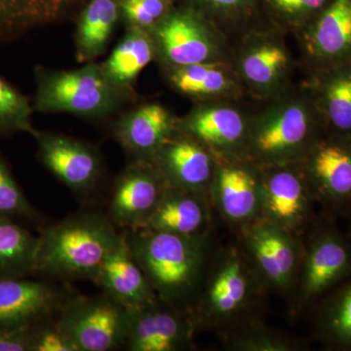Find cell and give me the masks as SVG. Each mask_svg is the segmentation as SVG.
Segmentation results:
<instances>
[{"instance_id": "obj_5", "label": "cell", "mask_w": 351, "mask_h": 351, "mask_svg": "<svg viewBox=\"0 0 351 351\" xmlns=\"http://www.w3.org/2000/svg\"><path fill=\"white\" fill-rule=\"evenodd\" d=\"M325 133L311 92L283 99L250 120L244 157L260 167L300 163Z\"/></svg>"}, {"instance_id": "obj_8", "label": "cell", "mask_w": 351, "mask_h": 351, "mask_svg": "<svg viewBox=\"0 0 351 351\" xmlns=\"http://www.w3.org/2000/svg\"><path fill=\"white\" fill-rule=\"evenodd\" d=\"M36 156L46 170L82 200L95 205L106 177L105 162L98 147L85 141L56 133L36 130Z\"/></svg>"}, {"instance_id": "obj_22", "label": "cell", "mask_w": 351, "mask_h": 351, "mask_svg": "<svg viewBox=\"0 0 351 351\" xmlns=\"http://www.w3.org/2000/svg\"><path fill=\"white\" fill-rule=\"evenodd\" d=\"M93 283L129 311L158 299L144 272L132 257L123 232L101 263Z\"/></svg>"}, {"instance_id": "obj_15", "label": "cell", "mask_w": 351, "mask_h": 351, "mask_svg": "<svg viewBox=\"0 0 351 351\" xmlns=\"http://www.w3.org/2000/svg\"><path fill=\"white\" fill-rule=\"evenodd\" d=\"M76 293L71 283L45 277L0 278V332L59 313Z\"/></svg>"}, {"instance_id": "obj_6", "label": "cell", "mask_w": 351, "mask_h": 351, "mask_svg": "<svg viewBox=\"0 0 351 351\" xmlns=\"http://www.w3.org/2000/svg\"><path fill=\"white\" fill-rule=\"evenodd\" d=\"M351 278V242L336 218L318 214L302 237L297 281L288 298L291 316L313 311L332 290Z\"/></svg>"}, {"instance_id": "obj_28", "label": "cell", "mask_w": 351, "mask_h": 351, "mask_svg": "<svg viewBox=\"0 0 351 351\" xmlns=\"http://www.w3.org/2000/svg\"><path fill=\"white\" fill-rule=\"evenodd\" d=\"M240 73L250 87L260 92L276 89L289 68V58L280 43L262 39L248 46L240 58Z\"/></svg>"}, {"instance_id": "obj_32", "label": "cell", "mask_w": 351, "mask_h": 351, "mask_svg": "<svg viewBox=\"0 0 351 351\" xmlns=\"http://www.w3.org/2000/svg\"><path fill=\"white\" fill-rule=\"evenodd\" d=\"M0 218L18 223H31L39 228L46 225V218L29 202L8 163L0 152Z\"/></svg>"}, {"instance_id": "obj_2", "label": "cell", "mask_w": 351, "mask_h": 351, "mask_svg": "<svg viewBox=\"0 0 351 351\" xmlns=\"http://www.w3.org/2000/svg\"><path fill=\"white\" fill-rule=\"evenodd\" d=\"M267 295L235 239L215 247L191 313L198 332H215L221 337L261 318Z\"/></svg>"}, {"instance_id": "obj_3", "label": "cell", "mask_w": 351, "mask_h": 351, "mask_svg": "<svg viewBox=\"0 0 351 351\" xmlns=\"http://www.w3.org/2000/svg\"><path fill=\"white\" fill-rule=\"evenodd\" d=\"M122 232L157 297L191 311L217 245L214 234L184 237L149 228Z\"/></svg>"}, {"instance_id": "obj_18", "label": "cell", "mask_w": 351, "mask_h": 351, "mask_svg": "<svg viewBox=\"0 0 351 351\" xmlns=\"http://www.w3.org/2000/svg\"><path fill=\"white\" fill-rule=\"evenodd\" d=\"M250 120L228 106H204L179 120V130L215 156L244 157Z\"/></svg>"}, {"instance_id": "obj_20", "label": "cell", "mask_w": 351, "mask_h": 351, "mask_svg": "<svg viewBox=\"0 0 351 351\" xmlns=\"http://www.w3.org/2000/svg\"><path fill=\"white\" fill-rule=\"evenodd\" d=\"M304 43L316 73L351 63V0H330L306 27Z\"/></svg>"}, {"instance_id": "obj_10", "label": "cell", "mask_w": 351, "mask_h": 351, "mask_svg": "<svg viewBox=\"0 0 351 351\" xmlns=\"http://www.w3.org/2000/svg\"><path fill=\"white\" fill-rule=\"evenodd\" d=\"M58 316L78 351L124 348L130 311L105 293L97 295L76 293Z\"/></svg>"}, {"instance_id": "obj_11", "label": "cell", "mask_w": 351, "mask_h": 351, "mask_svg": "<svg viewBox=\"0 0 351 351\" xmlns=\"http://www.w3.org/2000/svg\"><path fill=\"white\" fill-rule=\"evenodd\" d=\"M209 198L214 213L234 233L262 217L260 166L245 157L216 156Z\"/></svg>"}, {"instance_id": "obj_1", "label": "cell", "mask_w": 351, "mask_h": 351, "mask_svg": "<svg viewBox=\"0 0 351 351\" xmlns=\"http://www.w3.org/2000/svg\"><path fill=\"white\" fill-rule=\"evenodd\" d=\"M38 232L34 276L66 283L94 282L122 235L106 211L95 205H85L61 221L47 223Z\"/></svg>"}, {"instance_id": "obj_14", "label": "cell", "mask_w": 351, "mask_h": 351, "mask_svg": "<svg viewBox=\"0 0 351 351\" xmlns=\"http://www.w3.org/2000/svg\"><path fill=\"white\" fill-rule=\"evenodd\" d=\"M169 184L151 161H130L113 182L106 213L120 230L147 225Z\"/></svg>"}, {"instance_id": "obj_23", "label": "cell", "mask_w": 351, "mask_h": 351, "mask_svg": "<svg viewBox=\"0 0 351 351\" xmlns=\"http://www.w3.org/2000/svg\"><path fill=\"white\" fill-rule=\"evenodd\" d=\"M88 0H0V44L46 25L75 20Z\"/></svg>"}, {"instance_id": "obj_27", "label": "cell", "mask_w": 351, "mask_h": 351, "mask_svg": "<svg viewBox=\"0 0 351 351\" xmlns=\"http://www.w3.org/2000/svg\"><path fill=\"white\" fill-rule=\"evenodd\" d=\"M156 54V41L152 32L129 29L101 66L113 83L133 89L138 75Z\"/></svg>"}, {"instance_id": "obj_9", "label": "cell", "mask_w": 351, "mask_h": 351, "mask_svg": "<svg viewBox=\"0 0 351 351\" xmlns=\"http://www.w3.org/2000/svg\"><path fill=\"white\" fill-rule=\"evenodd\" d=\"M299 164L321 213L345 216L351 206V136L325 133Z\"/></svg>"}, {"instance_id": "obj_25", "label": "cell", "mask_w": 351, "mask_h": 351, "mask_svg": "<svg viewBox=\"0 0 351 351\" xmlns=\"http://www.w3.org/2000/svg\"><path fill=\"white\" fill-rule=\"evenodd\" d=\"M75 20L76 61L90 63L107 49L120 21V0H88Z\"/></svg>"}, {"instance_id": "obj_35", "label": "cell", "mask_w": 351, "mask_h": 351, "mask_svg": "<svg viewBox=\"0 0 351 351\" xmlns=\"http://www.w3.org/2000/svg\"><path fill=\"white\" fill-rule=\"evenodd\" d=\"M58 314L36 323L32 351H78Z\"/></svg>"}, {"instance_id": "obj_38", "label": "cell", "mask_w": 351, "mask_h": 351, "mask_svg": "<svg viewBox=\"0 0 351 351\" xmlns=\"http://www.w3.org/2000/svg\"><path fill=\"white\" fill-rule=\"evenodd\" d=\"M189 5L195 7L201 12L235 13L251 5L253 0H189Z\"/></svg>"}, {"instance_id": "obj_4", "label": "cell", "mask_w": 351, "mask_h": 351, "mask_svg": "<svg viewBox=\"0 0 351 351\" xmlns=\"http://www.w3.org/2000/svg\"><path fill=\"white\" fill-rule=\"evenodd\" d=\"M32 108L43 113H68L86 119H105L133 100V89L120 87L108 78L101 64L75 69L36 66Z\"/></svg>"}, {"instance_id": "obj_33", "label": "cell", "mask_w": 351, "mask_h": 351, "mask_svg": "<svg viewBox=\"0 0 351 351\" xmlns=\"http://www.w3.org/2000/svg\"><path fill=\"white\" fill-rule=\"evenodd\" d=\"M34 112L29 99L0 76V138L22 132L32 135L36 131L32 120Z\"/></svg>"}, {"instance_id": "obj_12", "label": "cell", "mask_w": 351, "mask_h": 351, "mask_svg": "<svg viewBox=\"0 0 351 351\" xmlns=\"http://www.w3.org/2000/svg\"><path fill=\"white\" fill-rule=\"evenodd\" d=\"M261 219L302 239L318 216L315 200L299 163L261 167Z\"/></svg>"}, {"instance_id": "obj_39", "label": "cell", "mask_w": 351, "mask_h": 351, "mask_svg": "<svg viewBox=\"0 0 351 351\" xmlns=\"http://www.w3.org/2000/svg\"><path fill=\"white\" fill-rule=\"evenodd\" d=\"M345 217H346V219H348V230H346V234L351 242V206L350 209L348 210V212H346Z\"/></svg>"}, {"instance_id": "obj_37", "label": "cell", "mask_w": 351, "mask_h": 351, "mask_svg": "<svg viewBox=\"0 0 351 351\" xmlns=\"http://www.w3.org/2000/svg\"><path fill=\"white\" fill-rule=\"evenodd\" d=\"M36 323L0 332V351H32Z\"/></svg>"}, {"instance_id": "obj_34", "label": "cell", "mask_w": 351, "mask_h": 351, "mask_svg": "<svg viewBox=\"0 0 351 351\" xmlns=\"http://www.w3.org/2000/svg\"><path fill=\"white\" fill-rule=\"evenodd\" d=\"M174 0H120V21L126 29L152 32L174 8Z\"/></svg>"}, {"instance_id": "obj_21", "label": "cell", "mask_w": 351, "mask_h": 351, "mask_svg": "<svg viewBox=\"0 0 351 351\" xmlns=\"http://www.w3.org/2000/svg\"><path fill=\"white\" fill-rule=\"evenodd\" d=\"M214 216L209 196L169 186L142 228L184 237H207L213 234Z\"/></svg>"}, {"instance_id": "obj_26", "label": "cell", "mask_w": 351, "mask_h": 351, "mask_svg": "<svg viewBox=\"0 0 351 351\" xmlns=\"http://www.w3.org/2000/svg\"><path fill=\"white\" fill-rule=\"evenodd\" d=\"M314 332L327 350L351 351V278L313 309Z\"/></svg>"}, {"instance_id": "obj_17", "label": "cell", "mask_w": 351, "mask_h": 351, "mask_svg": "<svg viewBox=\"0 0 351 351\" xmlns=\"http://www.w3.org/2000/svg\"><path fill=\"white\" fill-rule=\"evenodd\" d=\"M179 130V120L164 106L147 103L119 115L112 135L130 161L154 160L159 149Z\"/></svg>"}, {"instance_id": "obj_24", "label": "cell", "mask_w": 351, "mask_h": 351, "mask_svg": "<svg viewBox=\"0 0 351 351\" xmlns=\"http://www.w3.org/2000/svg\"><path fill=\"white\" fill-rule=\"evenodd\" d=\"M311 88L326 133L351 136V63L317 71Z\"/></svg>"}, {"instance_id": "obj_13", "label": "cell", "mask_w": 351, "mask_h": 351, "mask_svg": "<svg viewBox=\"0 0 351 351\" xmlns=\"http://www.w3.org/2000/svg\"><path fill=\"white\" fill-rule=\"evenodd\" d=\"M198 332L193 314L156 299L130 311L123 350L189 351Z\"/></svg>"}, {"instance_id": "obj_31", "label": "cell", "mask_w": 351, "mask_h": 351, "mask_svg": "<svg viewBox=\"0 0 351 351\" xmlns=\"http://www.w3.org/2000/svg\"><path fill=\"white\" fill-rule=\"evenodd\" d=\"M169 80L180 93L193 98H211L230 92L234 82L230 73L216 62L171 69Z\"/></svg>"}, {"instance_id": "obj_29", "label": "cell", "mask_w": 351, "mask_h": 351, "mask_svg": "<svg viewBox=\"0 0 351 351\" xmlns=\"http://www.w3.org/2000/svg\"><path fill=\"white\" fill-rule=\"evenodd\" d=\"M38 245L22 223L0 218V278L34 276Z\"/></svg>"}, {"instance_id": "obj_7", "label": "cell", "mask_w": 351, "mask_h": 351, "mask_svg": "<svg viewBox=\"0 0 351 351\" xmlns=\"http://www.w3.org/2000/svg\"><path fill=\"white\" fill-rule=\"evenodd\" d=\"M235 235L269 294L288 299L301 267L302 239L263 219Z\"/></svg>"}, {"instance_id": "obj_36", "label": "cell", "mask_w": 351, "mask_h": 351, "mask_svg": "<svg viewBox=\"0 0 351 351\" xmlns=\"http://www.w3.org/2000/svg\"><path fill=\"white\" fill-rule=\"evenodd\" d=\"M281 17L307 27L327 6L330 0H265Z\"/></svg>"}, {"instance_id": "obj_19", "label": "cell", "mask_w": 351, "mask_h": 351, "mask_svg": "<svg viewBox=\"0 0 351 351\" xmlns=\"http://www.w3.org/2000/svg\"><path fill=\"white\" fill-rule=\"evenodd\" d=\"M152 162L170 186L209 196L216 156L182 132H176Z\"/></svg>"}, {"instance_id": "obj_30", "label": "cell", "mask_w": 351, "mask_h": 351, "mask_svg": "<svg viewBox=\"0 0 351 351\" xmlns=\"http://www.w3.org/2000/svg\"><path fill=\"white\" fill-rule=\"evenodd\" d=\"M219 338L225 350L230 351H304L309 348L306 339L270 328L261 318Z\"/></svg>"}, {"instance_id": "obj_16", "label": "cell", "mask_w": 351, "mask_h": 351, "mask_svg": "<svg viewBox=\"0 0 351 351\" xmlns=\"http://www.w3.org/2000/svg\"><path fill=\"white\" fill-rule=\"evenodd\" d=\"M152 34L156 53L171 69L215 62L216 40L204 15L195 7H174Z\"/></svg>"}]
</instances>
